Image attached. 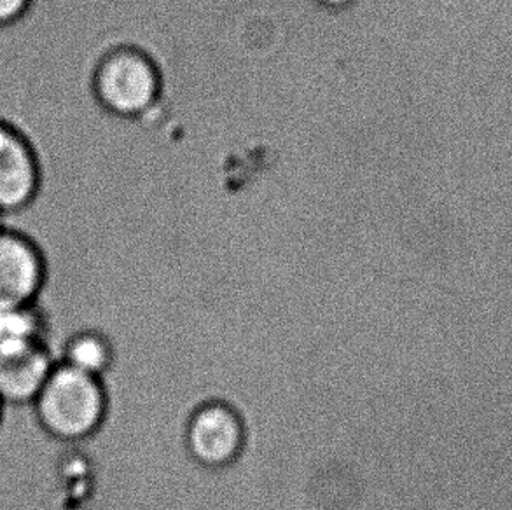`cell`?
<instances>
[{
  "label": "cell",
  "instance_id": "6da1fadb",
  "mask_svg": "<svg viewBox=\"0 0 512 510\" xmlns=\"http://www.w3.org/2000/svg\"><path fill=\"white\" fill-rule=\"evenodd\" d=\"M107 400L98 378L58 362L32 404L35 420L62 446L84 441L104 421Z\"/></svg>",
  "mask_w": 512,
  "mask_h": 510
},
{
  "label": "cell",
  "instance_id": "7a4b0ae2",
  "mask_svg": "<svg viewBox=\"0 0 512 510\" xmlns=\"http://www.w3.org/2000/svg\"><path fill=\"white\" fill-rule=\"evenodd\" d=\"M91 95L118 118H142L160 98V77L146 56L121 49L105 56L91 76Z\"/></svg>",
  "mask_w": 512,
  "mask_h": 510
},
{
  "label": "cell",
  "instance_id": "3957f363",
  "mask_svg": "<svg viewBox=\"0 0 512 510\" xmlns=\"http://www.w3.org/2000/svg\"><path fill=\"white\" fill-rule=\"evenodd\" d=\"M48 285L41 245L13 224L0 228V310L39 304Z\"/></svg>",
  "mask_w": 512,
  "mask_h": 510
},
{
  "label": "cell",
  "instance_id": "277c9868",
  "mask_svg": "<svg viewBox=\"0 0 512 510\" xmlns=\"http://www.w3.org/2000/svg\"><path fill=\"white\" fill-rule=\"evenodd\" d=\"M44 186L34 142L18 126L0 119V212L7 221L34 207Z\"/></svg>",
  "mask_w": 512,
  "mask_h": 510
},
{
  "label": "cell",
  "instance_id": "5b68a950",
  "mask_svg": "<svg viewBox=\"0 0 512 510\" xmlns=\"http://www.w3.org/2000/svg\"><path fill=\"white\" fill-rule=\"evenodd\" d=\"M58 364L46 343L0 352V402L4 407H32Z\"/></svg>",
  "mask_w": 512,
  "mask_h": 510
},
{
  "label": "cell",
  "instance_id": "8992f818",
  "mask_svg": "<svg viewBox=\"0 0 512 510\" xmlns=\"http://www.w3.org/2000/svg\"><path fill=\"white\" fill-rule=\"evenodd\" d=\"M193 448L207 462H222L235 453L240 444V428L224 409H208L194 421Z\"/></svg>",
  "mask_w": 512,
  "mask_h": 510
},
{
  "label": "cell",
  "instance_id": "52a82bcc",
  "mask_svg": "<svg viewBox=\"0 0 512 510\" xmlns=\"http://www.w3.org/2000/svg\"><path fill=\"white\" fill-rule=\"evenodd\" d=\"M39 343L51 346L48 317L39 304L0 310V352Z\"/></svg>",
  "mask_w": 512,
  "mask_h": 510
},
{
  "label": "cell",
  "instance_id": "ba28073f",
  "mask_svg": "<svg viewBox=\"0 0 512 510\" xmlns=\"http://www.w3.org/2000/svg\"><path fill=\"white\" fill-rule=\"evenodd\" d=\"M58 362L98 378L111 362V348L98 334L88 331L72 332L63 341Z\"/></svg>",
  "mask_w": 512,
  "mask_h": 510
},
{
  "label": "cell",
  "instance_id": "9c48e42d",
  "mask_svg": "<svg viewBox=\"0 0 512 510\" xmlns=\"http://www.w3.org/2000/svg\"><path fill=\"white\" fill-rule=\"evenodd\" d=\"M34 6V0H0V28L20 23Z\"/></svg>",
  "mask_w": 512,
  "mask_h": 510
},
{
  "label": "cell",
  "instance_id": "30bf717a",
  "mask_svg": "<svg viewBox=\"0 0 512 510\" xmlns=\"http://www.w3.org/2000/svg\"><path fill=\"white\" fill-rule=\"evenodd\" d=\"M319 2L329 9H343V7L350 6L353 0H319Z\"/></svg>",
  "mask_w": 512,
  "mask_h": 510
},
{
  "label": "cell",
  "instance_id": "8fae6325",
  "mask_svg": "<svg viewBox=\"0 0 512 510\" xmlns=\"http://www.w3.org/2000/svg\"><path fill=\"white\" fill-rule=\"evenodd\" d=\"M7 222V219H6V215L2 214V212H0V228H2V226H4V224H6Z\"/></svg>",
  "mask_w": 512,
  "mask_h": 510
},
{
  "label": "cell",
  "instance_id": "7c38bea8",
  "mask_svg": "<svg viewBox=\"0 0 512 510\" xmlns=\"http://www.w3.org/2000/svg\"><path fill=\"white\" fill-rule=\"evenodd\" d=\"M2 418H4V406H2V402H0V425H2Z\"/></svg>",
  "mask_w": 512,
  "mask_h": 510
}]
</instances>
